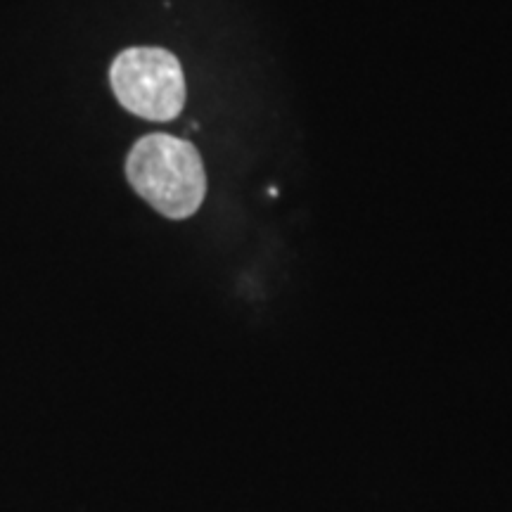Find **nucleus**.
Here are the masks:
<instances>
[{"instance_id": "1", "label": "nucleus", "mask_w": 512, "mask_h": 512, "mask_svg": "<svg viewBox=\"0 0 512 512\" xmlns=\"http://www.w3.org/2000/svg\"><path fill=\"white\" fill-rule=\"evenodd\" d=\"M131 188L166 219H188L202 207L207 174L200 152L188 140L150 133L126 157Z\"/></svg>"}, {"instance_id": "2", "label": "nucleus", "mask_w": 512, "mask_h": 512, "mask_svg": "<svg viewBox=\"0 0 512 512\" xmlns=\"http://www.w3.org/2000/svg\"><path fill=\"white\" fill-rule=\"evenodd\" d=\"M112 91L131 114L171 121L183 112L185 76L176 55L162 48H128L114 57Z\"/></svg>"}]
</instances>
